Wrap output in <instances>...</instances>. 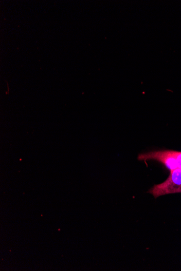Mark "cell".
I'll list each match as a JSON object with an SVG mask.
<instances>
[{
	"label": "cell",
	"instance_id": "obj_2",
	"mask_svg": "<svg viewBox=\"0 0 181 271\" xmlns=\"http://www.w3.org/2000/svg\"><path fill=\"white\" fill-rule=\"evenodd\" d=\"M139 160H154L162 163L168 169L172 171L178 168L174 150H157L140 154L138 156Z\"/></svg>",
	"mask_w": 181,
	"mask_h": 271
},
{
	"label": "cell",
	"instance_id": "obj_3",
	"mask_svg": "<svg viewBox=\"0 0 181 271\" xmlns=\"http://www.w3.org/2000/svg\"><path fill=\"white\" fill-rule=\"evenodd\" d=\"M178 168L181 169V152L175 151Z\"/></svg>",
	"mask_w": 181,
	"mask_h": 271
},
{
	"label": "cell",
	"instance_id": "obj_1",
	"mask_svg": "<svg viewBox=\"0 0 181 271\" xmlns=\"http://www.w3.org/2000/svg\"><path fill=\"white\" fill-rule=\"evenodd\" d=\"M155 198L174 193H181V169L177 168L170 171L167 179L161 184L155 185L149 190Z\"/></svg>",
	"mask_w": 181,
	"mask_h": 271
}]
</instances>
